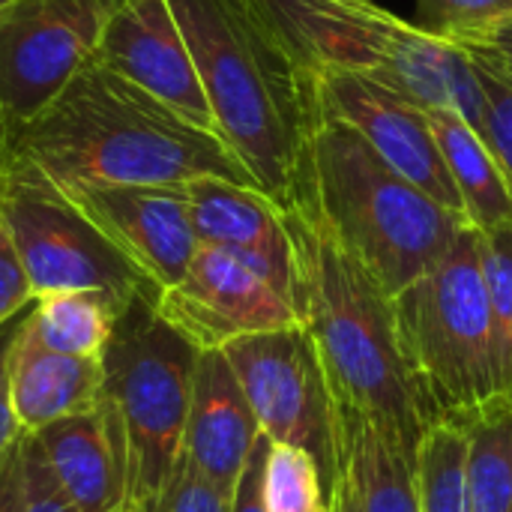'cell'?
I'll use <instances>...</instances> for the list:
<instances>
[{"label": "cell", "instance_id": "cell-4", "mask_svg": "<svg viewBox=\"0 0 512 512\" xmlns=\"http://www.w3.org/2000/svg\"><path fill=\"white\" fill-rule=\"evenodd\" d=\"M297 183L309 189L342 246L393 297L432 270L471 225L393 171L360 132L318 105Z\"/></svg>", "mask_w": 512, "mask_h": 512}, {"label": "cell", "instance_id": "cell-15", "mask_svg": "<svg viewBox=\"0 0 512 512\" xmlns=\"http://www.w3.org/2000/svg\"><path fill=\"white\" fill-rule=\"evenodd\" d=\"M183 189L198 243L249 261L291 297V240L279 204L252 186L222 177H198Z\"/></svg>", "mask_w": 512, "mask_h": 512}, {"label": "cell", "instance_id": "cell-5", "mask_svg": "<svg viewBox=\"0 0 512 512\" xmlns=\"http://www.w3.org/2000/svg\"><path fill=\"white\" fill-rule=\"evenodd\" d=\"M306 72L366 75L426 111H456L486 141L483 93L468 51L372 0H255Z\"/></svg>", "mask_w": 512, "mask_h": 512}, {"label": "cell", "instance_id": "cell-19", "mask_svg": "<svg viewBox=\"0 0 512 512\" xmlns=\"http://www.w3.org/2000/svg\"><path fill=\"white\" fill-rule=\"evenodd\" d=\"M339 477L354 512H423L417 462L408 459L366 417L336 405Z\"/></svg>", "mask_w": 512, "mask_h": 512}, {"label": "cell", "instance_id": "cell-24", "mask_svg": "<svg viewBox=\"0 0 512 512\" xmlns=\"http://www.w3.org/2000/svg\"><path fill=\"white\" fill-rule=\"evenodd\" d=\"M480 261L498 348V405H512V225L480 231Z\"/></svg>", "mask_w": 512, "mask_h": 512}, {"label": "cell", "instance_id": "cell-29", "mask_svg": "<svg viewBox=\"0 0 512 512\" xmlns=\"http://www.w3.org/2000/svg\"><path fill=\"white\" fill-rule=\"evenodd\" d=\"M21 480L27 512H81V507L57 483L36 435H21Z\"/></svg>", "mask_w": 512, "mask_h": 512}, {"label": "cell", "instance_id": "cell-11", "mask_svg": "<svg viewBox=\"0 0 512 512\" xmlns=\"http://www.w3.org/2000/svg\"><path fill=\"white\" fill-rule=\"evenodd\" d=\"M312 78L315 105L327 117L348 123L393 171H399L450 213L468 219L462 195L435 141L429 111L420 102L354 72L321 69L312 72Z\"/></svg>", "mask_w": 512, "mask_h": 512}, {"label": "cell", "instance_id": "cell-9", "mask_svg": "<svg viewBox=\"0 0 512 512\" xmlns=\"http://www.w3.org/2000/svg\"><path fill=\"white\" fill-rule=\"evenodd\" d=\"M222 354L240 381L261 435L306 450L318 462L330 498L339 480L336 405L306 330L297 324L240 336Z\"/></svg>", "mask_w": 512, "mask_h": 512}, {"label": "cell", "instance_id": "cell-30", "mask_svg": "<svg viewBox=\"0 0 512 512\" xmlns=\"http://www.w3.org/2000/svg\"><path fill=\"white\" fill-rule=\"evenodd\" d=\"M36 303L33 285L9 234V225L0 213V327L18 315H24Z\"/></svg>", "mask_w": 512, "mask_h": 512}, {"label": "cell", "instance_id": "cell-23", "mask_svg": "<svg viewBox=\"0 0 512 512\" xmlns=\"http://www.w3.org/2000/svg\"><path fill=\"white\" fill-rule=\"evenodd\" d=\"M468 441L456 423H435L417 450V489L423 512H474L468 492Z\"/></svg>", "mask_w": 512, "mask_h": 512}, {"label": "cell", "instance_id": "cell-32", "mask_svg": "<svg viewBox=\"0 0 512 512\" xmlns=\"http://www.w3.org/2000/svg\"><path fill=\"white\" fill-rule=\"evenodd\" d=\"M267 447H270V438H258L240 480H237V489H234V501H231V512H267L264 504V462H267Z\"/></svg>", "mask_w": 512, "mask_h": 512}, {"label": "cell", "instance_id": "cell-10", "mask_svg": "<svg viewBox=\"0 0 512 512\" xmlns=\"http://www.w3.org/2000/svg\"><path fill=\"white\" fill-rule=\"evenodd\" d=\"M117 0H24L0 24V117L33 120L93 57Z\"/></svg>", "mask_w": 512, "mask_h": 512}, {"label": "cell", "instance_id": "cell-12", "mask_svg": "<svg viewBox=\"0 0 512 512\" xmlns=\"http://www.w3.org/2000/svg\"><path fill=\"white\" fill-rule=\"evenodd\" d=\"M156 306L201 351L225 348L240 336L297 327L291 297L249 261L216 246H198L183 282L159 291Z\"/></svg>", "mask_w": 512, "mask_h": 512}, {"label": "cell", "instance_id": "cell-28", "mask_svg": "<svg viewBox=\"0 0 512 512\" xmlns=\"http://www.w3.org/2000/svg\"><path fill=\"white\" fill-rule=\"evenodd\" d=\"M231 501L234 495L222 492L189 459L180 456L171 480L147 512H231Z\"/></svg>", "mask_w": 512, "mask_h": 512}, {"label": "cell", "instance_id": "cell-27", "mask_svg": "<svg viewBox=\"0 0 512 512\" xmlns=\"http://www.w3.org/2000/svg\"><path fill=\"white\" fill-rule=\"evenodd\" d=\"M510 18L512 0H420V27L447 39Z\"/></svg>", "mask_w": 512, "mask_h": 512}, {"label": "cell", "instance_id": "cell-33", "mask_svg": "<svg viewBox=\"0 0 512 512\" xmlns=\"http://www.w3.org/2000/svg\"><path fill=\"white\" fill-rule=\"evenodd\" d=\"M453 42H465V45H474L492 57H498L504 66L512 69V18L510 21H498V24H489V27H480V30H468V33H459L453 36Z\"/></svg>", "mask_w": 512, "mask_h": 512}, {"label": "cell", "instance_id": "cell-31", "mask_svg": "<svg viewBox=\"0 0 512 512\" xmlns=\"http://www.w3.org/2000/svg\"><path fill=\"white\" fill-rule=\"evenodd\" d=\"M21 321H24V315L6 321L0 327V468L9 462V456L15 453V447L21 441V426L15 420L12 396H9V351H12V342H15Z\"/></svg>", "mask_w": 512, "mask_h": 512}, {"label": "cell", "instance_id": "cell-17", "mask_svg": "<svg viewBox=\"0 0 512 512\" xmlns=\"http://www.w3.org/2000/svg\"><path fill=\"white\" fill-rule=\"evenodd\" d=\"M9 396L21 432L93 411L102 399V357H69L45 348L24 321L9 351Z\"/></svg>", "mask_w": 512, "mask_h": 512}, {"label": "cell", "instance_id": "cell-2", "mask_svg": "<svg viewBox=\"0 0 512 512\" xmlns=\"http://www.w3.org/2000/svg\"><path fill=\"white\" fill-rule=\"evenodd\" d=\"M6 159L54 183L186 186L198 177H222L258 189L216 132L189 123L96 63H87L33 120L9 132Z\"/></svg>", "mask_w": 512, "mask_h": 512}, {"label": "cell", "instance_id": "cell-14", "mask_svg": "<svg viewBox=\"0 0 512 512\" xmlns=\"http://www.w3.org/2000/svg\"><path fill=\"white\" fill-rule=\"evenodd\" d=\"M90 63L156 96L189 123L216 132L207 93L168 0H117Z\"/></svg>", "mask_w": 512, "mask_h": 512}, {"label": "cell", "instance_id": "cell-18", "mask_svg": "<svg viewBox=\"0 0 512 512\" xmlns=\"http://www.w3.org/2000/svg\"><path fill=\"white\" fill-rule=\"evenodd\" d=\"M36 441L81 512H123L129 504L126 456L102 399L93 411L45 426Z\"/></svg>", "mask_w": 512, "mask_h": 512}, {"label": "cell", "instance_id": "cell-26", "mask_svg": "<svg viewBox=\"0 0 512 512\" xmlns=\"http://www.w3.org/2000/svg\"><path fill=\"white\" fill-rule=\"evenodd\" d=\"M474 66L483 108H486V144L495 153L507 183L512 189V69H507L498 57L459 42Z\"/></svg>", "mask_w": 512, "mask_h": 512}, {"label": "cell", "instance_id": "cell-38", "mask_svg": "<svg viewBox=\"0 0 512 512\" xmlns=\"http://www.w3.org/2000/svg\"><path fill=\"white\" fill-rule=\"evenodd\" d=\"M123 512H147V507H141L138 501H129V504L123 507Z\"/></svg>", "mask_w": 512, "mask_h": 512}, {"label": "cell", "instance_id": "cell-7", "mask_svg": "<svg viewBox=\"0 0 512 512\" xmlns=\"http://www.w3.org/2000/svg\"><path fill=\"white\" fill-rule=\"evenodd\" d=\"M159 291L123 306L102 351V408L126 456L129 501L153 507L180 456L201 348L156 306Z\"/></svg>", "mask_w": 512, "mask_h": 512}, {"label": "cell", "instance_id": "cell-16", "mask_svg": "<svg viewBox=\"0 0 512 512\" xmlns=\"http://www.w3.org/2000/svg\"><path fill=\"white\" fill-rule=\"evenodd\" d=\"M258 438L261 426L240 390L228 357L222 348H204L192 378L183 459H189L222 492L234 495Z\"/></svg>", "mask_w": 512, "mask_h": 512}, {"label": "cell", "instance_id": "cell-35", "mask_svg": "<svg viewBox=\"0 0 512 512\" xmlns=\"http://www.w3.org/2000/svg\"><path fill=\"white\" fill-rule=\"evenodd\" d=\"M330 512H354L351 507V495H348V486L345 480L339 477L336 486H333V495H330Z\"/></svg>", "mask_w": 512, "mask_h": 512}, {"label": "cell", "instance_id": "cell-8", "mask_svg": "<svg viewBox=\"0 0 512 512\" xmlns=\"http://www.w3.org/2000/svg\"><path fill=\"white\" fill-rule=\"evenodd\" d=\"M0 213L36 300L66 291H102L126 306L159 291L42 171L24 162H3Z\"/></svg>", "mask_w": 512, "mask_h": 512}, {"label": "cell", "instance_id": "cell-1", "mask_svg": "<svg viewBox=\"0 0 512 512\" xmlns=\"http://www.w3.org/2000/svg\"><path fill=\"white\" fill-rule=\"evenodd\" d=\"M279 210L297 324L318 351L333 405L366 417L417 462L435 417L402 357L393 294L342 246L306 186L297 183Z\"/></svg>", "mask_w": 512, "mask_h": 512}, {"label": "cell", "instance_id": "cell-22", "mask_svg": "<svg viewBox=\"0 0 512 512\" xmlns=\"http://www.w3.org/2000/svg\"><path fill=\"white\" fill-rule=\"evenodd\" d=\"M462 429L474 512H512V405H495Z\"/></svg>", "mask_w": 512, "mask_h": 512}, {"label": "cell", "instance_id": "cell-39", "mask_svg": "<svg viewBox=\"0 0 512 512\" xmlns=\"http://www.w3.org/2000/svg\"><path fill=\"white\" fill-rule=\"evenodd\" d=\"M507 69H510V66H507Z\"/></svg>", "mask_w": 512, "mask_h": 512}, {"label": "cell", "instance_id": "cell-13", "mask_svg": "<svg viewBox=\"0 0 512 512\" xmlns=\"http://www.w3.org/2000/svg\"><path fill=\"white\" fill-rule=\"evenodd\" d=\"M54 183V180H51ZM159 291L183 282L198 237L183 186L54 183Z\"/></svg>", "mask_w": 512, "mask_h": 512}, {"label": "cell", "instance_id": "cell-25", "mask_svg": "<svg viewBox=\"0 0 512 512\" xmlns=\"http://www.w3.org/2000/svg\"><path fill=\"white\" fill-rule=\"evenodd\" d=\"M267 512H330L318 462L291 444L270 441L264 462Z\"/></svg>", "mask_w": 512, "mask_h": 512}, {"label": "cell", "instance_id": "cell-3", "mask_svg": "<svg viewBox=\"0 0 512 512\" xmlns=\"http://www.w3.org/2000/svg\"><path fill=\"white\" fill-rule=\"evenodd\" d=\"M216 132L279 207L288 204L315 114L306 72L255 0H168Z\"/></svg>", "mask_w": 512, "mask_h": 512}, {"label": "cell", "instance_id": "cell-37", "mask_svg": "<svg viewBox=\"0 0 512 512\" xmlns=\"http://www.w3.org/2000/svg\"><path fill=\"white\" fill-rule=\"evenodd\" d=\"M6 138H9V126L0 117V171H3V162H6Z\"/></svg>", "mask_w": 512, "mask_h": 512}, {"label": "cell", "instance_id": "cell-6", "mask_svg": "<svg viewBox=\"0 0 512 512\" xmlns=\"http://www.w3.org/2000/svg\"><path fill=\"white\" fill-rule=\"evenodd\" d=\"M393 309L402 357L435 423L468 426L498 405L495 318L474 225L393 297Z\"/></svg>", "mask_w": 512, "mask_h": 512}, {"label": "cell", "instance_id": "cell-36", "mask_svg": "<svg viewBox=\"0 0 512 512\" xmlns=\"http://www.w3.org/2000/svg\"><path fill=\"white\" fill-rule=\"evenodd\" d=\"M21 3H24V0H0V24H3Z\"/></svg>", "mask_w": 512, "mask_h": 512}, {"label": "cell", "instance_id": "cell-21", "mask_svg": "<svg viewBox=\"0 0 512 512\" xmlns=\"http://www.w3.org/2000/svg\"><path fill=\"white\" fill-rule=\"evenodd\" d=\"M123 306L102 291H66L39 297L27 309L36 339L69 357H102Z\"/></svg>", "mask_w": 512, "mask_h": 512}, {"label": "cell", "instance_id": "cell-34", "mask_svg": "<svg viewBox=\"0 0 512 512\" xmlns=\"http://www.w3.org/2000/svg\"><path fill=\"white\" fill-rule=\"evenodd\" d=\"M0 512H27L24 480H21V441H18L15 453L9 456V462L0 468Z\"/></svg>", "mask_w": 512, "mask_h": 512}, {"label": "cell", "instance_id": "cell-20", "mask_svg": "<svg viewBox=\"0 0 512 512\" xmlns=\"http://www.w3.org/2000/svg\"><path fill=\"white\" fill-rule=\"evenodd\" d=\"M429 123L462 195L468 222L477 231L512 225V189L489 144L450 108L429 111Z\"/></svg>", "mask_w": 512, "mask_h": 512}]
</instances>
